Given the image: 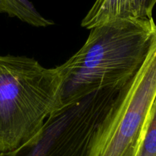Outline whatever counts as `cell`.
<instances>
[{"label":"cell","mask_w":156,"mask_h":156,"mask_svg":"<svg viewBox=\"0 0 156 156\" xmlns=\"http://www.w3.org/2000/svg\"><path fill=\"white\" fill-rule=\"evenodd\" d=\"M155 41L153 19H116L91 28L81 48L58 67L61 109L97 91L122 89L143 65Z\"/></svg>","instance_id":"1"},{"label":"cell","mask_w":156,"mask_h":156,"mask_svg":"<svg viewBox=\"0 0 156 156\" xmlns=\"http://www.w3.org/2000/svg\"><path fill=\"white\" fill-rule=\"evenodd\" d=\"M58 67L24 56L0 55V152L19 148L61 109Z\"/></svg>","instance_id":"2"},{"label":"cell","mask_w":156,"mask_h":156,"mask_svg":"<svg viewBox=\"0 0 156 156\" xmlns=\"http://www.w3.org/2000/svg\"><path fill=\"white\" fill-rule=\"evenodd\" d=\"M156 95V41L146 60L112 102L93 137L88 156H135Z\"/></svg>","instance_id":"3"},{"label":"cell","mask_w":156,"mask_h":156,"mask_svg":"<svg viewBox=\"0 0 156 156\" xmlns=\"http://www.w3.org/2000/svg\"><path fill=\"white\" fill-rule=\"evenodd\" d=\"M118 93L102 90L62 108L36 136L0 156H88L95 131Z\"/></svg>","instance_id":"4"},{"label":"cell","mask_w":156,"mask_h":156,"mask_svg":"<svg viewBox=\"0 0 156 156\" xmlns=\"http://www.w3.org/2000/svg\"><path fill=\"white\" fill-rule=\"evenodd\" d=\"M130 18H134L132 0H96L81 26L91 29L111 21Z\"/></svg>","instance_id":"5"},{"label":"cell","mask_w":156,"mask_h":156,"mask_svg":"<svg viewBox=\"0 0 156 156\" xmlns=\"http://www.w3.org/2000/svg\"><path fill=\"white\" fill-rule=\"evenodd\" d=\"M5 13L34 27H47L54 22L43 17L29 0H3Z\"/></svg>","instance_id":"6"},{"label":"cell","mask_w":156,"mask_h":156,"mask_svg":"<svg viewBox=\"0 0 156 156\" xmlns=\"http://www.w3.org/2000/svg\"><path fill=\"white\" fill-rule=\"evenodd\" d=\"M135 156H156V95L145 120Z\"/></svg>","instance_id":"7"},{"label":"cell","mask_w":156,"mask_h":156,"mask_svg":"<svg viewBox=\"0 0 156 156\" xmlns=\"http://www.w3.org/2000/svg\"><path fill=\"white\" fill-rule=\"evenodd\" d=\"M134 18L142 19H152V11L156 0H132Z\"/></svg>","instance_id":"8"},{"label":"cell","mask_w":156,"mask_h":156,"mask_svg":"<svg viewBox=\"0 0 156 156\" xmlns=\"http://www.w3.org/2000/svg\"><path fill=\"white\" fill-rule=\"evenodd\" d=\"M0 13H5V6L3 0H0Z\"/></svg>","instance_id":"9"}]
</instances>
